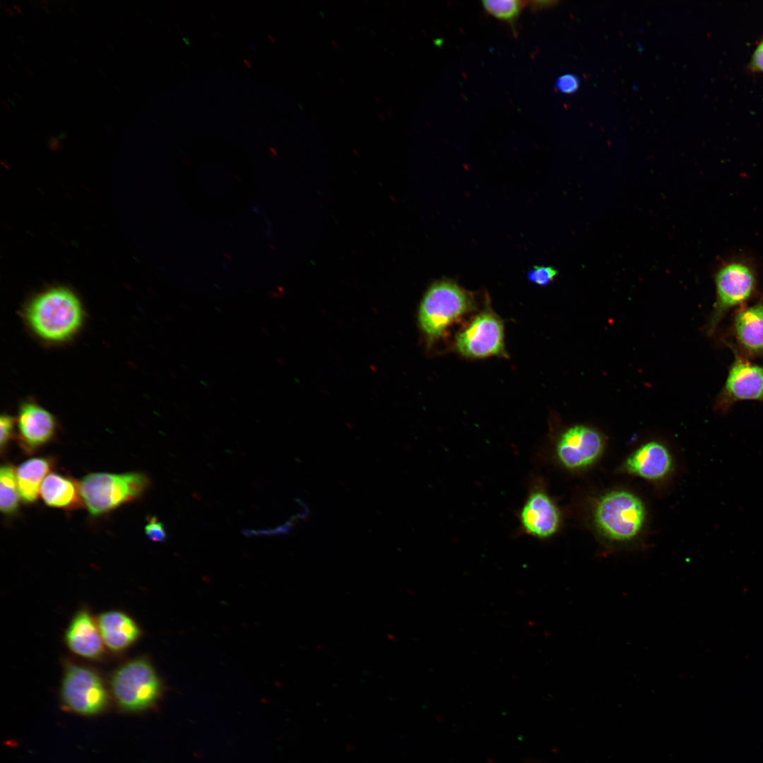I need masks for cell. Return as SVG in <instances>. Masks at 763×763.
I'll list each match as a JSON object with an SVG mask.
<instances>
[{
	"label": "cell",
	"mask_w": 763,
	"mask_h": 763,
	"mask_svg": "<svg viewBox=\"0 0 763 763\" xmlns=\"http://www.w3.org/2000/svg\"><path fill=\"white\" fill-rule=\"evenodd\" d=\"M715 302L707 324L713 334L725 316L746 304L757 292L759 276L751 260L739 256L722 261L714 275Z\"/></svg>",
	"instance_id": "7a4b0ae2"
},
{
	"label": "cell",
	"mask_w": 763,
	"mask_h": 763,
	"mask_svg": "<svg viewBox=\"0 0 763 763\" xmlns=\"http://www.w3.org/2000/svg\"><path fill=\"white\" fill-rule=\"evenodd\" d=\"M19 498L16 471L13 466L4 464L0 470L1 511L4 515L15 514L18 509Z\"/></svg>",
	"instance_id": "d6986e66"
},
{
	"label": "cell",
	"mask_w": 763,
	"mask_h": 763,
	"mask_svg": "<svg viewBox=\"0 0 763 763\" xmlns=\"http://www.w3.org/2000/svg\"><path fill=\"white\" fill-rule=\"evenodd\" d=\"M485 9L492 16L504 20L512 22L516 18L528 1L519 0H485L482 1Z\"/></svg>",
	"instance_id": "ffe728a7"
},
{
	"label": "cell",
	"mask_w": 763,
	"mask_h": 763,
	"mask_svg": "<svg viewBox=\"0 0 763 763\" xmlns=\"http://www.w3.org/2000/svg\"><path fill=\"white\" fill-rule=\"evenodd\" d=\"M558 271L552 266H534L527 273L528 280L540 286H546L552 283Z\"/></svg>",
	"instance_id": "44dd1931"
},
{
	"label": "cell",
	"mask_w": 763,
	"mask_h": 763,
	"mask_svg": "<svg viewBox=\"0 0 763 763\" xmlns=\"http://www.w3.org/2000/svg\"><path fill=\"white\" fill-rule=\"evenodd\" d=\"M752 65L756 70L763 72V41L759 45L753 54Z\"/></svg>",
	"instance_id": "d4e9b609"
},
{
	"label": "cell",
	"mask_w": 763,
	"mask_h": 763,
	"mask_svg": "<svg viewBox=\"0 0 763 763\" xmlns=\"http://www.w3.org/2000/svg\"><path fill=\"white\" fill-rule=\"evenodd\" d=\"M25 317L30 329L40 339L61 343L78 331L83 320V310L71 290L55 287L37 295L28 304Z\"/></svg>",
	"instance_id": "6da1fadb"
},
{
	"label": "cell",
	"mask_w": 763,
	"mask_h": 763,
	"mask_svg": "<svg viewBox=\"0 0 763 763\" xmlns=\"http://www.w3.org/2000/svg\"><path fill=\"white\" fill-rule=\"evenodd\" d=\"M244 61L245 64H247L248 66L251 67L249 61H247L246 59H244Z\"/></svg>",
	"instance_id": "4316f807"
},
{
	"label": "cell",
	"mask_w": 763,
	"mask_h": 763,
	"mask_svg": "<svg viewBox=\"0 0 763 763\" xmlns=\"http://www.w3.org/2000/svg\"><path fill=\"white\" fill-rule=\"evenodd\" d=\"M59 697L64 709L83 716L105 711L110 698L104 680L95 668L71 661L64 666Z\"/></svg>",
	"instance_id": "8992f818"
},
{
	"label": "cell",
	"mask_w": 763,
	"mask_h": 763,
	"mask_svg": "<svg viewBox=\"0 0 763 763\" xmlns=\"http://www.w3.org/2000/svg\"><path fill=\"white\" fill-rule=\"evenodd\" d=\"M646 519L643 502L632 492L615 490L605 494L594 510L596 526L607 538L629 541L641 532Z\"/></svg>",
	"instance_id": "52a82bcc"
},
{
	"label": "cell",
	"mask_w": 763,
	"mask_h": 763,
	"mask_svg": "<svg viewBox=\"0 0 763 763\" xmlns=\"http://www.w3.org/2000/svg\"><path fill=\"white\" fill-rule=\"evenodd\" d=\"M51 466L49 459L38 457L30 459L18 467V488L20 497L24 503H33L37 500L42 482L50 471Z\"/></svg>",
	"instance_id": "ac0fdd59"
},
{
	"label": "cell",
	"mask_w": 763,
	"mask_h": 763,
	"mask_svg": "<svg viewBox=\"0 0 763 763\" xmlns=\"http://www.w3.org/2000/svg\"><path fill=\"white\" fill-rule=\"evenodd\" d=\"M603 440L596 430L584 425L567 429L555 446L558 462L565 468L576 470L593 463L601 455Z\"/></svg>",
	"instance_id": "30bf717a"
},
{
	"label": "cell",
	"mask_w": 763,
	"mask_h": 763,
	"mask_svg": "<svg viewBox=\"0 0 763 763\" xmlns=\"http://www.w3.org/2000/svg\"><path fill=\"white\" fill-rule=\"evenodd\" d=\"M97 622L106 648L114 653L129 649L142 634L137 622L129 615L119 610L100 613Z\"/></svg>",
	"instance_id": "9a60e30c"
},
{
	"label": "cell",
	"mask_w": 763,
	"mask_h": 763,
	"mask_svg": "<svg viewBox=\"0 0 763 763\" xmlns=\"http://www.w3.org/2000/svg\"><path fill=\"white\" fill-rule=\"evenodd\" d=\"M579 86L578 78L572 73H567L560 76L556 82V88L563 93L570 94L574 93Z\"/></svg>",
	"instance_id": "cb8c5ba5"
},
{
	"label": "cell",
	"mask_w": 763,
	"mask_h": 763,
	"mask_svg": "<svg viewBox=\"0 0 763 763\" xmlns=\"http://www.w3.org/2000/svg\"><path fill=\"white\" fill-rule=\"evenodd\" d=\"M672 463L671 455L664 445L649 442L629 456L625 468L630 474L649 480H658L670 472Z\"/></svg>",
	"instance_id": "2e32d148"
},
{
	"label": "cell",
	"mask_w": 763,
	"mask_h": 763,
	"mask_svg": "<svg viewBox=\"0 0 763 763\" xmlns=\"http://www.w3.org/2000/svg\"><path fill=\"white\" fill-rule=\"evenodd\" d=\"M456 346L461 354L468 357L502 354L504 327L501 320L490 312L480 313L457 335Z\"/></svg>",
	"instance_id": "9c48e42d"
},
{
	"label": "cell",
	"mask_w": 763,
	"mask_h": 763,
	"mask_svg": "<svg viewBox=\"0 0 763 763\" xmlns=\"http://www.w3.org/2000/svg\"><path fill=\"white\" fill-rule=\"evenodd\" d=\"M471 295L447 280L434 283L425 292L419 307L418 323L429 343L444 333L453 321L473 308Z\"/></svg>",
	"instance_id": "5b68a950"
},
{
	"label": "cell",
	"mask_w": 763,
	"mask_h": 763,
	"mask_svg": "<svg viewBox=\"0 0 763 763\" xmlns=\"http://www.w3.org/2000/svg\"><path fill=\"white\" fill-rule=\"evenodd\" d=\"M743 401L763 403V365L750 362L735 353L715 408L726 413L733 405Z\"/></svg>",
	"instance_id": "ba28073f"
},
{
	"label": "cell",
	"mask_w": 763,
	"mask_h": 763,
	"mask_svg": "<svg viewBox=\"0 0 763 763\" xmlns=\"http://www.w3.org/2000/svg\"><path fill=\"white\" fill-rule=\"evenodd\" d=\"M532 3L533 4V6L536 8L542 9L543 8H548L550 6H553L556 3H557V1H533Z\"/></svg>",
	"instance_id": "484cf974"
},
{
	"label": "cell",
	"mask_w": 763,
	"mask_h": 763,
	"mask_svg": "<svg viewBox=\"0 0 763 763\" xmlns=\"http://www.w3.org/2000/svg\"><path fill=\"white\" fill-rule=\"evenodd\" d=\"M110 690L117 706L126 712H141L160 699L163 685L151 663L136 657L119 665L110 678Z\"/></svg>",
	"instance_id": "3957f363"
},
{
	"label": "cell",
	"mask_w": 763,
	"mask_h": 763,
	"mask_svg": "<svg viewBox=\"0 0 763 763\" xmlns=\"http://www.w3.org/2000/svg\"><path fill=\"white\" fill-rule=\"evenodd\" d=\"M14 418L8 414H3L0 418V445L1 449L7 445L11 438L14 430Z\"/></svg>",
	"instance_id": "603a6c76"
},
{
	"label": "cell",
	"mask_w": 763,
	"mask_h": 763,
	"mask_svg": "<svg viewBox=\"0 0 763 763\" xmlns=\"http://www.w3.org/2000/svg\"><path fill=\"white\" fill-rule=\"evenodd\" d=\"M520 526L531 537H552L561 526V514L553 499L543 488L535 486L527 495L519 514Z\"/></svg>",
	"instance_id": "8fae6325"
},
{
	"label": "cell",
	"mask_w": 763,
	"mask_h": 763,
	"mask_svg": "<svg viewBox=\"0 0 763 763\" xmlns=\"http://www.w3.org/2000/svg\"><path fill=\"white\" fill-rule=\"evenodd\" d=\"M40 496L49 507L59 509H74L82 503L79 484L73 480L52 473L44 479Z\"/></svg>",
	"instance_id": "e0dca14e"
},
{
	"label": "cell",
	"mask_w": 763,
	"mask_h": 763,
	"mask_svg": "<svg viewBox=\"0 0 763 763\" xmlns=\"http://www.w3.org/2000/svg\"><path fill=\"white\" fill-rule=\"evenodd\" d=\"M735 311L732 350L746 359L763 357V297Z\"/></svg>",
	"instance_id": "7c38bea8"
},
{
	"label": "cell",
	"mask_w": 763,
	"mask_h": 763,
	"mask_svg": "<svg viewBox=\"0 0 763 763\" xmlns=\"http://www.w3.org/2000/svg\"><path fill=\"white\" fill-rule=\"evenodd\" d=\"M149 486L148 477L140 472L93 473L83 477L79 483L83 503L95 516L136 499Z\"/></svg>",
	"instance_id": "277c9868"
},
{
	"label": "cell",
	"mask_w": 763,
	"mask_h": 763,
	"mask_svg": "<svg viewBox=\"0 0 763 763\" xmlns=\"http://www.w3.org/2000/svg\"><path fill=\"white\" fill-rule=\"evenodd\" d=\"M56 420L46 409L32 401L23 403L18 411L17 427L23 449L32 452L46 444L56 431Z\"/></svg>",
	"instance_id": "5bb4252c"
},
{
	"label": "cell",
	"mask_w": 763,
	"mask_h": 763,
	"mask_svg": "<svg viewBox=\"0 0 763 763\" xmlns=\"http://www.w3.org/2000/svg\"><path fill=\"white\" fill-rule=\"evenodd\" d=\"M64 641L73 654L87 660L100 661L106 653L97 620L86 608L80 609L71 620Z\"/></svg>",
	"instance_id": "4fadbf2b"
},
{
	"label": "cell",
	"mask_w": 763,
	"mask_h": 763,
	"mask_svg": "<svg viewBox=\"0 0 763 763\" xmlns=\"http://www.w3.org/2000/svg\"><path fill=\"white\" fill-rule=\"evenodd\" d=\"M145 533L147 537L153 542H163L167 538V533L163 524L155 516L148 518Z\"/></svg>",
	"instance_id": "7402d4cb"
}]
</instances>
